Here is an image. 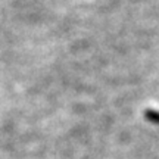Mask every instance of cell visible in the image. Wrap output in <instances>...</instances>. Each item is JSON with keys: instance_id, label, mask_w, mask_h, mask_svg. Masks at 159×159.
Masks as SVG:
<instances>
[{"instance_id": "cell-1", "label": "cell", "mask_w": 159, "mask_h": 159, "mask_svg": "<svg viewBox=\"0 0 159 159\" xmlns=\"http://www.w3.org/2000/svg\"><path fill=\"white\" fill-rule=\"evenodd\" d=\"M146 116H148V119L159 124V112L158 111H148V112H146Z\"/></svg>"}]
</instances>
